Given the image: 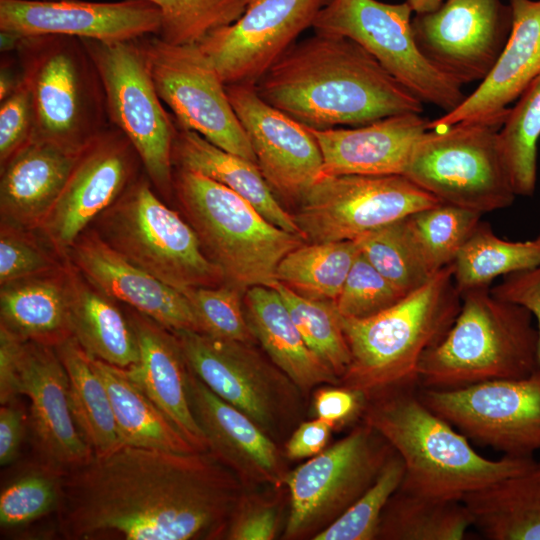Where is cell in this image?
<instances>
[{
    "label": "cell",
    "instance_id": "cell-1",
    "mask_svg": "<svg viewBox=\"0 0 540 540\" xmlns=\"http://www.w3.org/2000/svg\"><path fill=\"white\" fill-rule=\"evenodd\" d=\"M244 490L209 452L122 445L61 475L58 530L69 540L224 538Z\"/></svg>",
    "mask_w": 540,
    "mask_h": 540
},
{
    "label": "cell",
    "instance_id": "cell-2",
    "mask_svg": "<svg viewBox=\"0 0 540 540\" xmlns=\"http://www.w3.org/2000/svg\"><path fill=\"white\" fill-rule=\"evenodd\" d=\"M255 88L264 101L313 129L423 112V103L361 45L319 32L295 42Z\"/></svg>",
    "mask_w": 540,
    "mask_h": 540
},
{
    "label": "cell",
    "instance_id": "cell-3",
    "mask_svg": "<svg viewBox=\"0 0 540 540\" xmlns=\"http://www.w3.org/2000/svg\"><path fill=\"white\" fill-rule=\"evenodd\" d=\"M361 421L376 430L401 457L400 490L438 499L466 495L540 466L533 457L478 454L468 438L430 410L418 384L392 388L366 399Z\"/></svg>",
    "mask_w": 540,
    "mask_h": 540
},
{
    "label": "cell",
    "instance_id": "cell-4",
    "mask_svg": "<svg viewBox=\"0 0 540 540\" xmlns=\"http://www.w3.org/2000/svg\"><path fill=\"white\" fill-rule=\"evenodd\" d=\"M460 306L450 264L377 315L366 319L340 315L351 358L338 385L367 399L417 383L423 354L447 333Z\"/></svg>",
    "mask_w": 540,
    "mask_h": 540
},
{
    "label": "cell",
    "instance_id": "cell-5",
    "mask_svg": "<svg viewBox=\"0 0 540 540\" xmlns=\"http://www.w3.org/2000/svg\"><path fill=\"white\" fill-rule=\"evenodd\" d=\"M538 363V333L525 307L479 286L461 293L459 312L443 338L422 356L417 384L456 389L530 375Z\"/></svg>",
    "mask_w": 540,
    "mask_h": 540
},
{
    "label": "cell",
    "instance_id": "cell-6",
    "mask_svg": "<svg viewBox=\"0 0 540 540\" xmlns=\"http://www.w3.org/2000/svg\"><path fill=\"white\" fill-rule=\"evenodd\" d=\"M173 187L204 252L221 269L225 283L243 295L253 286L273 287L280 261L305 243L202 174L176 168Z\"/></svg>",
    "mask_w": 540,
    "mask_h": 540
},
{
    "label": "cell",
    "instance_id": "cell-7",
    "mask_svg": "<svg viewBox=\"0 0 540 540\" xmlns=\"http://www.w3.org/2000/svg\"><path fill=\"white\" fill-rule=\"evenodd\" d=\"M15 54L32 102V141L78 154L110 126L102 80L82 39L21 37Z\"/></svg>",
    "mask_w": 540,
    "mask_h": 540
},
{
    "label": "cell",
    "instance_id": "cell-8",
    "mask_svg": "<svg viewBox=\"0 0 540 540\" xmlns=\"http://www.w3.org/2000/svg\"><path fill=\"white\" fill-rule=\"evenodd\" d=\"M140 175L93 222V229L127 260L181 292L225 284L190 224Z\"/></svg>",
    "mask_w": 540,
    "mask_h": 540
},
{
    "label": "cell",
    "instance_id": "cell-9",
    "mask_svg": "<svg viewBox=\"0 0 540 540\" xmlns=\"http://www.w3.org/2000/svg\"><path fill=\"white\" fill-rule=\"evenodd\" d=\"M504 122L462 121L425 131L403 175L441 203L480 214L509 207L517 195L500 150Z\"/></svg>",
    "mask_w": 540,
    "mask_h": 540
},
{
    "label": "cell",
    "instance_id": "cell-10",
    "mask_svg": "<svg viewBox=\"0 0 540 540\" xmlns=\"http://www.w3.org/2000/svg\"><path fill=\"white\" fill-rule=\"evenodd\" d=\"M82 40L102 80L110 125L130 141L154 189L169 198L176 124L156 91L139 39Z\"/></svg>",
    "mask_w": 540,
    "mask_h": 540
},
{
    "label": "cell",
    "instance_id": "cell-11",
    "mask_svg": "<svg viewBox=\"0 0 540 540\" xmlns=\"http://www.w3.org/2000/svg\"><path fill=\"white\" fill-rule=\"evenodd\" d=\"M174 332L192 372L275 441L299 421L303 393L255 344Z\"/></svg>",
    "mask_w": 540,
    "mask_h": 540
},
{
    "label": "cell",
    "instance_id": "cell-12",
    "mask_svg": "<svg viewBox=\"0 0 540 540\" xmlns=\"http://www.w3.org/2000/svg\"><path fill=\"white\" fill-rule=\"evenodd\" d=\"M393 451L361 421L345 437L287 472L289 510L282 538L313 540L373 484Z\"/></svg>",
    "mask_w": 540,
    "mask_h": 540
},
{
    "label": "cell",
    "instance_id": "cell-13",
    "mask_svg": "<svg viewBox=\"0 0 540 540\" xmlns=\"http://www.w3.org/2000/svg\"><path fill=\"white\" fill-rule=\"evenodd\" d=\"M412 12L407 1L329 0L312 28L355 41L422 103L449 112L467 95L419 51L412 31Z\"/></svg>",
    "mask_w": 540,
    "mask_h": 540
},
{
    "label": "cell",
    "instance_id": "cell-14",
    "mask_svg": "<svg viewBox=\"0 0 540 540\" xmlns=\"http://www.w3.org/2000/svg\"><path fill=\"white\" fill-rule=\"evenodd\" d=\"M441 203L403 174L321 175L293 215L307 243L360 236Z\"/></svg>",
    "mask_w": 540,
    "mask_h": 540
},
{
    "label": "cell",
    "instance_id": "cell-15",
    "mask_svg": "<svg viewBox=\"0 0 540 540\" xmlns=\"http://www.w3.org/2000/svg\"><path fill=\"white\" fill-rule=\"evenodd\" d=\"M156 91L175 123L255 164L250 141L229 101L226 85L198 45L139 39Z\"/></svg>",
    "mask_w": 540,
    "mask_h": 540
},
{
    "label": "cell",
    "instance_id": "cell-16",
    "mask_svg": "<svg viewBox=\"0 0 540 540\" xmlns=\"http://www.w3.org/2000/svg\"><path fill=\"white\" fill-rule=\"evenodd\" d=\"M421 401L468 439L504 455L540 450V365L528 376L456 389L418 386Z\"/></svg>",
    "mask_w": 540,
    "mask_h": 540
},
{
    "label": "cell",
    "instance_id": "cell-17",
    "mask_svg": "<svg viewBox=\"0 0 540 540\" xmlns=\"http://www.w3.org/2000/svg\"><path fill=\"white\" fill-rule=\"evenodd\" d=\"M510 5L501 0H444L415 13V43L438 71L459 86L482 81L492 70L512 30Z\"/></svg>",
    "mask_w": 540,
    "mask_h": 540
},
{
    "label": "cell",
    "instance_id": "cell-18",
    "mask_svg": "<svg viewBox=\"0 0 540 540\" xmlns=\"http://www.w3.org/2000/svg\"><path fill=\"white\" fill-rule=\"evenodd\" d=\"M140 158L127 137L110 125L78 154L38 231L59 257L140 176Z\"/></svg>",
    "mask_w": 540,
    "mask_h": 540
},
{
    "label": "cell",
    "instance_id": "cell-19",
    "mask_svg": "<svg viewBox=\"0 0 540 540\" xmlns=\"http://www.w3.org/2000/svg\"><path fill=\"white\" fill-rule=\"evenodd\" d=\"M329 0H249L232 24L198 46L225 85L252 84L296 42Z\"/></svg>",
    "mask_w": 540,
    "mask_h": 540
},
{
    "label": "cell",
    "instance_id": "cell-20",
    "mask_svg": "<svg viewBox=\"0 0 540 540\" xmlns=\"http://www.w3.org/2000/svg\"><path fill=\"white\" fill-rule=\"evenodd\" d=\"M229 101L273 190L298 202L322 175L323 159L310 130L264 101L255 85H226Z\"/></svg>",
    "mask_w": 540,
    "mask_h": 540
},
{
    "label": "cell",
    "instance_id": "cell-21",
    "mask_svg": "<svg viewBox=\"0 0 540 540\" xmlns=\"http://www.w3.org/2000/svg\"><path fill=\"white\" fill-rule=\"evenodd\" d=\"M161 14L145 0H0V32L65 35L105 42L158 35Z\"/></svg>",
    "mask_w": 540,
    "mask_h": 540
},
{
    "label": "cell",
    "instance_id": "cell-22",
    "mask_svg": "<svg viewBox=\"0 0 540 540\" xmlns=\"http://www.w3.org/2000/svg\"><path fill=\"white\" fill-rule=\"evenodd\" d=\"M18 392L30 400L28 422L37 462L63 474L94 456L74 420L68 375L54 347L24 342Z\"/></svg>",
    "mask_w": 540,
    "mask_h": 540
},
{
    "label": "cell",
    "instance_id": "cell-23",
    "mask_svg": "<svg viewBox=\"0 0 540 540\" xmlns=\"http://www.w3.org/2000/svg\"><path fill=\"white\" fill-rule=\"evenodd\" d=\"M189 399L208 452L247 490L284 486L287 474L276 443L245 413L214 394L189 368Z\"/></svg>",
    "mask_w": 540,
    "mask_h": 540
},
{
    "label": "cell",
    "instance_id": "cell-24",
    "mask_svg": "<svg viewBox=\"0 0 540 540\" xmlns=\"http://www.w3.org/2000/svg\"><path fill=\"white\" fill-rule=\"evenodd\" d=\"M66 259L114 301L125 303L172 331L201 333L185 295L120 255L93 228L78 237Z\"/></svg>",
    "mask_w": 540,
    "mask_h": 540
},
{
    "label": "cell",
    "instance_id": "cell-25",
    "mask_svg": "<svg viewBox=\"0 0 540 540\" xmlns=\"http://www.w3.org/2000/svg\"><path fill=\"white\" fill-rule=\"evenodd\" d=\"M513 17L507 43L490 73L455 109L427 129L462 121L506 120L509 105L540 75V0H508Z\"/></svg>",
    "mask_w": 540,
    "mask_h": 540
},
{
    "label": "cell",
    "instance_id": "cell-26",
    "mask_svg": "<svg viewBox=\"0 0 540 540\" xmlns=\"http://www.w3.org/2000/svg\"><path fill=\"white\" fill-rule=\"evenodd\" d=\"M428 123L420 113H406L352 128H307L322 154V175H393L403 174Z\"/></svg>",
    "mask_w": 540,
    "mask_h": 540
},
{
    "label": "cell",
    "instance_id": "cell-27",
    "mask_svg": "<svg viewBox=\"0 0 540 540\" xmlns=\"http://www.w3.org/2000/svg\"><path fill=\"white\" fill-rule=\"evenodd\" d=\"M127 315L137 337L139 361L124 369L125 372L194 447L208 452L205 436L191 408L189 367L177 335L134 309Z\"/></svg>",
    "mask_w": 540,
    "mask_h": 540
},
{
    "label": "cell",
    "instance_id": "cell-28",
    "mask_svg": "<svg viewBox=\"0 0 540 540\" xmlns=\"http://www.w3.org/2000/svg\"><path fill=\"white\" fill-rule=\"evenodd\" d=\"M78 154L41 141H31L18 151L0 168L1 223L38 230Z\"/></svg>",
    "mask_w": 540,
    "mask_h": 540
},
{
    "label": "cell",
    "instance_id": "cell-29",
    "mask_svg": "<svg viewBox=\"0 0 540 540\" xmlns=\"http://www.w3.org/2000/svg\"><path fill=\"white\" fill-rule=\"evenodd\" d=\"M245 317L265 354L303 394L318 385H338L339 379L306 345L280 293L274 287L253 286L243 296Z\"/></svg>",
    "mask_w": 540,
    "mask_h": 540
},
{
    "label": "cell",
    "instance_id": "cell-30",
    "mask_svg": "<svg viewBox=\"0 0 540 540\" xmlns=\"http://www.w3.org/2000/svg\"><path fill=\"white\" fill-rule=\"evenodd\" d=\"M0 326L52 347L72 337L67 260L54 271L1 285Z\"/></svg>",
    "mask_w": 540,
    "mask_h": 540
},
{
    "label": "cell",
    "instance_id": "cell-31",
    "mask_svg": "<svg viewBox=\"0 0 540 540\" xmlns=\"http://www.w3.org/2000/svg\"><path fill=\"white\" fill-rule=\"evenodd\" d=\"M172 160L176 168L202 174L223 184L247 200L272 224L300 235L293 215L279 204L257 164L225 151L177 124Z\"/></svg>",
    "mask_w": 540,
    "mask_h": 540
},
{
    "label": "cell",
    "instance_id": "cell-32",
    "mask_svg": "<svg viewBox=\"0 0 540 540\" xmlns=\"http://www.w3.org/2000/svg\"><path fill=\"white\" fill-rule=\"evenodd\" d=\"M67 263L72 337L90 358L122 369L137 364L138 341L128 315Z\"/></svg>",
    "mask_w": 540,
    "mask_h": 540
},
{
    "label": "cell",
    "instance_id": "cell-33",
    "mask_svg": "<svg viewBox=\"0 0 540 540\" xmlns=\"http://www.w3.org/2000/svg\"><path fill=\"white\" fill-rule=\"evenodd\" d=\"M475 526L491 540H540V466L466 495Z\"/></svg>",
    "mask_w": 540,
    "mask_h": 540
},
{
    "label": "cell",
    "instance_id": "cell-34",
    "mask_svg": "<svg viewBox=\"0 0 540 540\" xmlns=\"http://www.w3.org/2000/svg\"><path fill=\"white\" fill-rule=\"evenodd\" d=\"M91 361L107 389L123 445L178 453L201 452L124 369L93 358Z\"/></svg>",
    "mask_w": 540,
    "mask_h": 540
},
{
    "label": "cell",
    "instance_id": "cell-35",
    "mask_svg": "<svg viewBox=\"0 0 540 540\" xmlns=\"http://www.w3.org/2000/svg\"><path fill=\"white\" fill-rule=\"evenodd\" d=\"M68 375L71 411L95 456L122 446L105 384L91 358L70 337L54 347Z\"/></svg>",
    "mask_w": 540,
    "mask_h": 540
},
{
    "label": "cell",
    "instance_id": "cell-36",
    "mask_svg": "<svg viewBox=\"0 0 540 540\" xmlns=\"http://www.w3.org/2000/svg\"><path fill=\"white\" fill-rule=\"evenodd\" d=\"M473 526L462 500L438 499L398 490L381 515L380 540H461Z\"/></svg>",
    "mask_w": 540,
    "mask_h": 540
},
{
    "label": "cell",
    "instance_id": "cell-37",
    "mask_svg": "<svg viewBox=\"0 0 540 540\" xmlns=\"http://www.w3.org/2000/svg\"><path fill=\"white\" fill-rule=\"evenodd\" d=\"M358 254L354 240L305 242L280 261L276 278L302 297L335 302Z\"/></svg>",
    "mask_w": 540,
    "mask_h": 540
},
{
    "label": "cell",
    "instance_id": "cell-38",
    "mask_svg": "<svg viewBox=\"0 0 540 540\" xmlns=\"http://www.w3.org/2000/svg\"><path fill=\"white\" fill-rule=\"evenodd\" d=\"M540 264V242L509 241L497 236L481 222L470 234L452 263L455 286L460 294L479 286H490L499 277Z\"/></svg>",
    "mask_w": 540,
    "mask_h": 540
},
{
    "label": "cell",
    "instance_id": "cell-39",
    "mask_svg": "<svg viewBox=\"0 0 540 540\" xmlns=\"http://www.w3.org/2000/svg\"><path fill=\"white\" fill-rule=\"evenodd\" d=\"M540 138V75L517 99L499 130L502 157L517 196H532Z\"/></svg>",
    "mask_w": 540,
    "mask_h": 540
},
{
    "label": "cell",
    "instance_id": "cell-40",
    "mask_svg": "<svg viewBox=\"0 0 540 540\" xmlns=\"http://www.w3.org/2000/svg\"><path fill=\"white\" fill-rule=\"evenodd\" d=\"M482 214L439 203L404 218L410 235L428 269L437 273L455 260Z\"/></svg>",
    "mask_w": 540,
    "mask_h": 540
},
{
    "label": "cell",
    "instance_id": "cell-41",
    "mask_svg": "<svg viewBox=\"0 0 540 540\" xmlns=\"http://www.w3.org/2000/svg\"><path fill=\"white\" fill-rule=\"evenodd\" d=\"M354 241L370 264L404 294L417 290L436 274L425 264L404 218Z\"/></svg>",
    "mask_w": 540,
    "mask_h": 540
},
{
    "label": "cell",
    "instance_id": "cell-42",
    "mask_svg": "<svg viewBox=\"0 0 540 540\" xmlns=\"http://www.w3.org/2000/svg\"><path fill=\"white\" fill-rule=\"evenodd\" d=\"M273 287L280 293L306 345L340 380L351 357L335 303L302 297L278 281Z\"/></svg>",
    "mask_w": 540,
    "mask_h": 540
},
{
    "label": "cell",
    "instance_id": "cell-43",
    "mask_svg": "<svg viewBox=\"0 0 540 540\" xmlns=\"http://www.w3.org/2000/svg\"><path fill=\"white\" fill-rule=\"evenodd\" d=\"M161 14L158 36L167 43L198 45L210 33L235 22L249 0H145Z\"/></svg>",
    "mask_w": 540,
    "mask_h": 540
},
{
    "label": "cell",
    "instance_id": "cell-44",
    "mask_svg": "<svg viewBox=\"0 0 540 540\" xmlns=\"http://www.w3.org/2000/svg\"><path fill=\"white\" fill-rule=\"evenodd\" d=\"M404 463L393 451L373 484L313 540H376L383 510L400 487Z\"/></svg>",
    "mask_w": 540,
    "mask_h": 540
},
{
    "label": "cell",
    "instance_id": "cell-45",
    "mask_svg": "<svg viewBox=\"0 0 540 540\" xmlns=\"http://www.w3.org/2000/svg\"><path fill=\"white\" fill-rule=\"evenodd\" d=\"M62 473L39 462L14 478L0 494V525L12 529L30 524L56 511Z\"/></svg>",
    "mask_w": 540,
    "mask_h": 540
},
{
    "label": "cell",
    "instance_id": "cell-46",
    "mask_svg": "<svg viewBox=\"0 0 540 540\" xmlns=\"http://www.w3.org/2000/svg\"><path fill=\"white\" fill-rule=\"evenodd\" d=\"M198 321L201 333L256 344L248 326L243 294L229 284L196 287L184 293Z\"/></svg>",
    "mask_w": 540,
    "mask_h": 540
},
{
    "label": "cell",
    "instance_id": "cell-47",
    "mask_svg": "<svg viewBox=\"0 0 540 540\" xmlns=\"http://www.w3.org/2000/svg\"><path fill=\"white\" fill-rule=\"evenodd\" d=\"M406 295L359 252L334 303L342 317L366 319L392 307Z\"/></svg>",
    "mask_w": 540,
    "mask_h": 540
},
{
    "label": "cell",
    "instance_id": "cell-48",
    "mask_svg": "<svg viewBox=\"0 0 540 540\" xmlns=\"http://www.w3.org/2000/svg\"><path fill=\"white\" fill-rule=\"evenodd\" d=\"M284 486L247 490L241 494L228 521L225 539L273 540L284 526Z\"/></svg>",
    "mask_w": 540,
    "mask_h": 540
},
{
    "label": "cell",
    "instance_id": "cell-49",
    "mask_svg": "<svg viewBox=\"0 0 540 540\" xmlns=\"http://www.w3.org/2000/svg\"><path fill=\"white\" fill-rule=\"evenodd\" d=\"M31 232L1 223L0 285L48 273L64 264L41 247Z\"/></svg>",
    "mask_w": 540,
    "mask_h": 540
},
{
    "label": "cell",
    "instance_id": "cell-50",
    "mask_svg": "<svg viewBox=\"0 0 540 540\" xmlns=\"http://www.w3.org/2000/svg\"><path fill=\"white\" fill-rule=\"evenodd\" d=\"M33 127L30 93L20 78L15 90L0 101V168L32 141Z\"/></svg>",
    "mask_w": 540,
    "mask_h": 540
},
{
    "label": "cell",
    "instance_id": "cell-51",
    "mask_svg": "<svg viewBox=\"0 0 540 540\" xmlns=\"http://www.w3.org/2000/svg\"><path fill=\"white\" fill-rule=\"evenodd\" d=\"M494 295L525 307L534 317L538 333V363L540 365V264L504 276L491 287Z\"/></svg>",
    "mask_w": 540,
    "mask_h": 540
},
{
    "label": "cell",
    "instance_id": "cell-52",
    "mask_svg": "<svg viewBox=\"0 0 540 540\" xmlns=\"http://www.w3.org/2000/svg\"><path fill=\"white\" fill-rule=\"evenodd\" d=\"M366 397L355 390L333 385L322 387L314 393L313 408L316 418L330 423L334 428L356 417H361Z\"/></svg>",
    "mask_w": 540,
    "mask_h": 540
},
{
    "label": "cell",
    "instance_id": "cell-53",
    "mask_svg": "<svg viewBox=\"0 0 540 540\" xmlns=\"http://www.w3.org/2000/svg\"><path fill=\"white\" fill-rule=\"evenodd\" d=\"M333 429L319 418L300 422L284 444V456L291 460L316 456L326 448Z\"/></svg>",
    "mask_w": 540,
    "mask_h": 540
},
{
    "label": "cell",
    "instance_id": "cell-54",
    "mask_svg": "<svg viewBox=\"0 0 540 540\" xmlns=\"http://www.w3.org/2000/svg\"><path fill=\"white\" fill-rule=\"evenodd\" d=\"M28 416L18 398L1 404L0 408V464L13 463L26 434Z\"/></svg>",
    "mask_w": 540,
    "mask_h": 540
},
{
    "label": "cell",
    "instance_id": "cell-55",
    "mask_svg": "<svg viewBox=\"0 0 540 540\" xmlns=\"http://www.w3.org/2000/svg\"><path fill=\"white\" fill-rule=\"evenodd\" d=\"M24 340L0 326V403L19 396L18 375Z\"/></svg>",
    "mask_w": 540,
    "mask_h": 540
},
{
    "label": "cell",
    "instance_id": "cell-56",
    "mask_svg": "<svg viewBox=\"0 0 540 540\" xmlns=\"http://www.w3.org/2000/svg\"><path fill=\"white\" fill-rule=\"evenodd\" d=\"M20 71L16 73L11 64L2 59L0 69V101L9 96L20 81Z\"/></svg>",
    "mask_w": 540,
    "mask_h": 540
},
{
    "label": "cell",
    "instance_id": "cell-57",
    "mask_svg": "<svg viewBox=\"0 0 540 540\" xmlns=\"http://www.w3.org/2000/svg\"><path fill=\"white\" fill-rule=\"evenodd\" d=\"M415 13H425L437 9L444 0H406Z\"/></svg>",
    "mask_w": 540,
    "mask_h": 540
},
{
    "label": "cell",
    "instance_id": "cell-58",
    "mask_svg": "<svg viewBox=\"0 0 540 540\" xmlns=\"http://www.w3.org/2000/svg\"><path fill=\"white\" fill-rule=\"evenodd\" d=\"M536 239L540 242V231H539L538 235L536 236Z\"/></svg>",
    "mask_w": 540,
    "mask_h": 540
}]
</instances>
